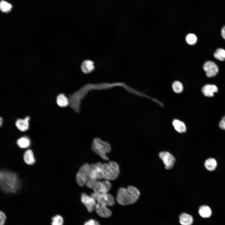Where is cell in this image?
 Listing matches in <instances>:
<instances>
[{
  "mask_svg": "<svg viewBox=\"0 0 225 225\" xmlns=\"http://www.w3.org/2000/svg\"><path fill=\"white\" fill-rule=\"evenodd\" d=\"M21 187V182L15 172L6 170H0V189L6 193H15Z\"/></svg>",
  "mask_w": 225,
  "mask_h": 225,
  "instance_id": "cell-1",
  "label": "cell"
},
{
  "mask_svg": "<svg viewBox=\"0 0 225 225\" xmlns=\"http://www.w3.org/2000/svg\"><path fill=\"white\" fill-rule=\"evenodd\" d=\"M140 196L139 190L136 187L128 186L126 189L120 188L117 192L116 200L122 205H127L135 203Z\"/></svg>",
  "mask_w": 225,
  "mask_h": 225,
  "instance_id": "cell-2",
  "label": "cell"
},
{
  "mask_svg": "<svg viewBox=\"0 0 225 225\" xmlns=\"http://www.w3.org/2000/svg\"><path fill=\"white\" fill-rule=\"evenodd\" d=\"M101 170L102 177L107 180H114L118 177L120 173L118 164L113 161L102 164Z\"/></svg>",
  "mask_w": 225,
  "mask_h": 225,
  "instance_id": "cell-3",
  "label": "cell"
},
{
  "mask_svg": "<svg viewBox=\"0 0 225 225\" xmlns=\"http://www.w3.org/2000/svg\"><path fill=\"white\" fill-rule=\"evenodd\" d=\"M92 149L97 154L99 155L103 160H108L109 158L106 155L111 151L110 145L99 139H95L93 142Z\"/></svg>",
  "mask_w": 225,
  "mask_h": 225,
  "instance_id": "cell-4",
  "label": "cell"
},
{
  "mask_svg": "<svg viewBox=\"0 0 225 225\" xmlns=\"http://www.w3.org/2000/svg\"><path fill=\"white\" fill-rule=\"evenodd\" d=\"M89 169L90 165L87 163L80 168L76 176V182L79 186L82 187L85 185L87 180L90 177Z\"/></svg>",
  "mask_w": 225,
  "mask_h": 225,
  "instance_id": "cell-5",
  "label": "cell"
},
{
  "mask_svg": "<svg viewBox=\"0 0 225 225\" xmlns=\"http://www.w3.org/2000/svg\"><path fill=\"white\" fill-rule=\"evenodd\" d=\"M159 157L162 160L167 169L172 168L175 162V159L170 153L168 152H162L159 153Z\"/></svg>",
  "mask_w": 225,
  "mask_h": 225,
  "instance_id": "cell-6",
  "label": "cell"
},
{
  "mask_svg": "<svg viewBox=\"0 0 225 225\" xmlns=\"http://www.w3.org/2000/svg\"><path fill=\"white\" fill-rule=\"evenodd\" d=\"M101 164L100 162H97L90 165V177L92 179L97 180L103 178L101 170Z\"/></svg>",
  "mask_w": 225,
  "mask_h": 225,
  "instance_id": "cell-7",
  "label": "cell"
},
{
  "mask_svg": "<svg viewBox=\"0 0 225 225\" xmlns=\"http://www.w3.org/2000/svg\"><path fill=\"white\" fill-rule=\"evenodd\" d=\"M96 201H97L98 203L106 206H112L115 204L113 197L108 192L100 193Z\"/></svg>",
  "mask_w": 225,
  "mask_h": 225,
  "instance_id": "cell-8",
  "label": "cell"
},
{
  "mask_svg": "<svg viewBox=\"0 0 225 225\" xmlns=\"http://www.w3.org/2000/svg\"><path fill=\"white\" fill-rule=\"evenodd\" d=\"M204 70L206 72V76L208 77L215 76L218 73V68L214 62L208 61L204 64L203 66Z\"/></svg>",
  "mask_w": 225,
  "mask_h": 225,
  "instance_id": "cell-9",
  "label": "cell"
},
{
  "mask_svg": "<svg viewBox=\"0 0 225 225\" xmlns=\"http://www.w3.org/2000/svg\"><path fill=\"white\" fill-rule=\"evenodd\" d=\"M81 201L90 212L95 209L96 205V201L91 196L83 193L81 196Z\"/></svg>",
  "mask_w": 225,
  "mask_h": 225,
  "instance_id": "cell-10",
  "label": "cell"
},
{
  "mask_svg": "<svg viewBox=\"0 0 225 225\" xmlns=\"http://www.w3.org/2000/svg\"><path fill=\"white\" fill-rule=\"evenodd\" d=\"M111 188V184L107 180L102 182L97 181L93 189L94 192L102 193L108 192Z\"/></svg>",
  "mask_w": 225,
  "mask_h": 225,
  "instance_id": "cell-11",
  "label": "cell"
},
{
  "mask_svg": "<svg viewBox=\"0 0 225 225\" xmlns=\"http://www.w3.org/2000/svg\"><path fill=\"white\" fill-rule=\"evenodd\" d=\"M97 214L101 217L108 218L112 215V212L107 206L97 202L95 208Z\"/></svg>",
  "mask_w": 225,
  "mask_h": 225,
  "instance_id": "cell-12",
  "label": "cell"
},
{
  "mask_svg": "<svg viewBox=\"0 0 225 225\" xmlns=\"http://www.w3.org/2000/svg\"><path fill=\"white\" fill-rule=\"evenodd\" d=\"M30 118L26 117L24 119H18L15 122L16 126L20 131L24 132L28 129L29 127V121Z\"/></svg>",
  "mask_w": 225,
  "mask_h": 225,
  "instance_id": "cell-13",
  "label": "cell"
},
{
  "mask_svg": "<svg viewBox=\"0 0 225 225\" xmlns=\"http://www.w3.org/2000/svg\"><path fill=\"white\" fill-rule=\"evenodd\" d=\"M218 89L216 86L212 84H207L202 88V91L203 94L208 97H212L214 96V93L217 92Z\"/></svg>",
  "mask_w": 225,
  "mask_h": 225,
  "instance_id": "cell-14",
  "label": "cell"
},
{
  "mask_svg": "<svg viewBox=\"0 0 225 225\" xmlns=\"http://www.w3.org/2000/svg\"><path fill=\"white\" fill-rule=\"evenodd\" d=\"M23 158L25 163L29 165H32L35 162L33 152L31 149H28L25 152Z\"/></svg>",
  "mask_w": 225,
  "mask_h": 225,
  "instance_id": "cell-15",
  "label": "cell"
},
{
  "mask_svg": "<svg viewBox=\"0 0 225 225\" xmlns=\"http://www.w3.org/2000/svg\"><path fill=\"white\" fill-rule=\"evenodd\" d=\"M179 221L182 225H191L193 223V219L191 215L183 213L180 216Z\"/></svg>",
  "mask_w": 225,
  "mask_h": 225,
  "instance_id": "cell-16",
  "label": "cell"
},
{
  "mask_svg": "<svg viewBox=\"0 0 225 225\" xmlns=\"http://www.w3.org/2000/svg\"><path fill=\"white\" fill-rule=\"evenodd\" d=\"M94 68L92 62L89 60H86L83 61L81 66V69L82 71L86 73L91 72Z\"/></svg>",
  "mask_w": 225,
  "mask_h": 225,
  "instance_id": "cell-17",
  "label": "cell"
},
{
  "mask_svg": "<svg viewBox=\"0 0 225 225\" xmlns=\"http://www.w3.org/2000/svg\"><path fill=\"white\" fill-rule=\"evenodd\" d=\"M199 213L203 218H208L212 215V211L209 207L206 205L201 206L199 209Z\"/></svg>",
  "mask_w": 225,
  "mask_h": 225,
  "instance_id": "cell-18",
  "label": "cell"
},
{
  "mask_svg": "<svg viewBox=\"0 0 225 225\" xmlns=\"http://www.w3.org/2000/svg\"><path fill=\"white\" fill-rule=\"evenodd\" d=\"M172 124L175 129L179 133L184 132L186 130L185 124L183 122L178 120H173Z\"/></svg>",
  "mask_w": 225,
  "mask_h": 225,
  "instance_id": "cell-19",
  "label": "cell"
},
{
  "mask_svg": "<svg viewBox=\"0 0 225 225\" xmlns=\"http://www.w3.org/2000/svg\"><path fill=\"white\" fill-rule=\"evenodd\" d=\"M58 105L61 107H65L69 104V99L63 94H60L57 98Z\"/></svg>",
  "mask_w": 225,
  "mask_h": 225,
  "instance_id": "cell-20",
  "label": "cell"
},
{
  "mask_svg": "<svg viewBox=\"0 0 225 225\" xmlns=\"http://www.w3.org/2000/svg\"><path fill=\"white\" fill-rule=\"evenodd\" d=\"M204 166L209 171H213L216 169L217 167V162L213 158H209L205 161Z\"/></svg>",
  "mask_w": 225,
  "mask_h": 225,
  "instance_id": "cell-21",
  "label": "cell"
},
{
  "mask_svg": "<svg viewBox=\"0 0 225 225\" xmlns=\"http://www.w3.org/2000/svg\"><path fill=\"white\" fill-rule=\"evenodd\" d=\"M18 146L22 148H26L30 145V141L27 137H24L19 138L17 141Z\"/></svg>",
  "mask_w": 225,
  "mask_h": 225,
  "instance_id": "cell-22",
  "label": "cell"
},
{
  "mask_svg": "<svg viewBox=\"0 0 225 225\" xmlns=\"http://www.w3.org/2000/svg\"><path fill=\"white\" fill-rule=\"evenodd\" d=\"M12 8V5L6 1L2 0L0 2V10L2 12H9Z\"/></svg>",
  "mask_w": 225,
  "mask_h": 225,
  "instance_id": "cell-23",
  "label": "cell"
},
{
  "mask_svg": "<svg viewBox=\"0 0 225 225\" xmlns=\"http://www.w3.org/2000/svg\"><path fill=\"white\" fill-rule=\"evenodd\" d=\"M214 57L217 59L223 61L225 60V50L219 48L216 50L214 53Z\"/></svg>",
  "mask_w": 225,
  "mask_h": 225,
  "instance_id": "cell-24",
  "label": "cell"
},
{
  "mask_svg": "<svg viewBox=\"0 0 225 225\" xmlns=\"http://www.w3.org/2000/svg\"><path fill=\"white\" fill-rule=\"evenodd\" d=\"M172 88L175 92L180 93L183 90V86L180 82L177 81L173 83Z\"/></svg>",
  "mask_w": 225,
  "mask_h": 225,
  "instance_id": "cell-25",
  "label": "cell"
},
{
  "mask_svg": "<svg viewBox=\"0 0 225 225\" xmlns=\"http://www.w3.org/2000/svg\"><path fill=\"white\" fill-rule=\"evenodd\" d=\"M187 42L190 45L195 44L197 41V36L193 33H189L188 34L186 37Z\"/></svg>",
  "mask_w": 225,
  "mask_h": 225,
  "instance_id": "cell-26",
  "label": "cell"
},
{
  "mask_svg": "<svg viewBox=\"0 0 225 225\" xmlns=\"http://www.w3.org/2000/svg\"><path fill=\"white\" fill-rule=\"evenodd\" d=\"M52 220V225H62L63 224V218L59 215H56L53 217Z\"/></svg>",
  "mask_w": 225,
  "mask_h": 225,
  "instance_id": "cell-27",
  "label": "cell"
},
{
  "mask_svg": "<svg viewBox=\"0 0 225 225\" xmlns=\"http://www.w3.org/2000/svg\"><path fill=\"white\" fill-rule=\"evenodd\" d=\"M97 181V180H93L90 177L87 180L85 185L89 188H93Z\"/></svg>",
  "mask_w": 225,
  "mask_h": 225,
  "instance_id": "cell-28",
  "label": "cell"
},
{
  "mask_svg": "<svg viewBox=\"0 0 225 225\" xmlns=\"http://www.w3.org/2000/svg\"><path fill=\"white\" fill-rule=\"evenodd\" d=\"M6 217L5 214L2 212L0 211V225H4Z\"/></svg>",
  "mask_w": 225,
  "mask_h": 225,
  "instance_id": "cell-29",
  "label": "cell"
},
{
  "mask_svg": "<svg viewBox=\"0 0 225 225\" xmlns=\"http://www.w3.org/2000/svg\"><path fill=\"white\" fill-rule=\"evenodd\" d=\"M84 225H100L98 222L94 219H90L86 222Z\"/></svg>",
  "mask_w": 225,
  "mask_h": 225,
  "instance_id": "cell-30",
  "label": "cell"
},
{
  "mask_svg": "<svg viewBox=\"0 0 225 225\" xmlns=\"http://www.w3.org/2000/svg\"><path fill=\"white\" fill-rule=\"evenodd\" d=\"M219 126L221 129L225 130V116L222 118L220 121Z\"/></svg>",
  "mask_w": 225,
  "mask_h": 225,
  "instance_id": "cell-31",
  "label": "cell"
},
{
  "mask_svg": "<svg viewBox=\"0 0 225 225\" xmlns=\"http://www.w3.org/2000/svg\"><path fill=\"white\" fill-rule=\"evenodd\" d=\"M221 35L222 38L225 39V25L222 28L221 30Z\"/></svg>",
  "mask_w": 225,
  "mask_h": 225,
  "instance_id": "cell-32",
  "label": "cell"
},
{
  "mask_svg": "<svg viewBox=\"0 0 225 225\" xmlns=\"http://www.w3.org/2000/svg\"><path fill=\"white\" fill-rule=\"evenodd\" d=\"M2 118L0 117V127L1 126L2 124Z\"/></svg>",
  "mask_w": 225,
  "mask_h": 225,
  "instance_id": "cell-33",
  "label": "cell"
}]
</instances>
